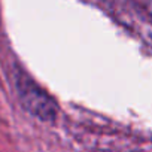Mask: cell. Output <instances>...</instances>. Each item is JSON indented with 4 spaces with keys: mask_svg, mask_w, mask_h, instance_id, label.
Masks as SVG:
<instances>
[{
    "mask_svg": "<svg viewBox=\"0 0 152 152\" xmlns=\"http://www.w3.org/2000/svg\"><path fill=\"white\" fill-rule=\"evenodd\" d=\"M17 88L20 94V102L23 107L33 116L42 119V121H54L57 115V107L52 99L42 91L34 82L24 76H18L17 79Z\"/></svg>",
    "mask_w": 152,
    "mask_h": 152,
    "instance_id": "6da1fadb",
    "label": "cell"
}]
</instances>
